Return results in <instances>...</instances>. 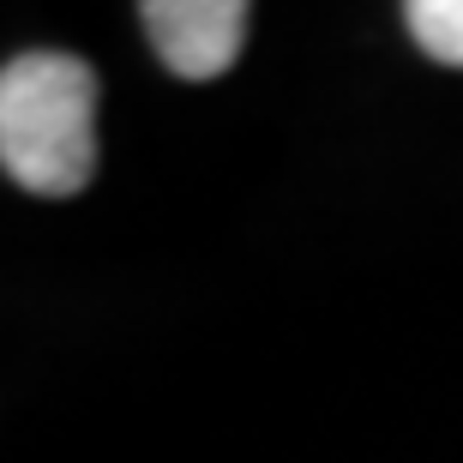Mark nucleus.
Returning <instances> with one entry per match:
<instances>
[{"label": "nucleus", "mask_w": 463, "mask_h": 463, "mask_svg": "<svg viewBox=\"0 0 463 463\" xmlns=\"http://www.w3.org/2000/svg\"><path fill=\"white\" fill-rule=\"evenodd\" d=\"M151 49L169 61L181 79H217L235 67L247 43V6L241 0H145L138 6Z\"/></svg>", "instance_id": "obj_2"}, {"label": "nucleus", "mask_w": 463, "mask_h": 463, "mask_svg": "<svg viewBox=\"0 0 463 463\" xmlns=\"http://www.w3.org/2000/svg\"><path fill=\"white\" fill-rule=\"evenodd\" d=\"M0 163L24 193L67 199L97 175V72L36 49L0 72Z\"/></svg>", "instance_id": "obj_1"}, {"label": "nucleus", "mask_w": 463, "mask_h": 463, "mask_svg": "<svg viewBox=\"0 0 463 463\" xmlns=\"http://www.w3.org/2000/svg\"><path fill=\"white\" fill-rule=\"evenodd\" d=\"M403 18H410V36L433 61L463 67V0H415Z\"/></svg>", "instance_id": "obj_3"}]
</instances>
